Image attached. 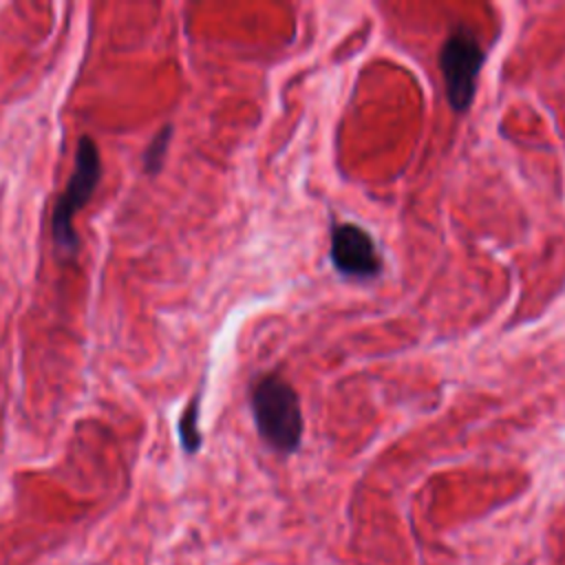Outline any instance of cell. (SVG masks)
I'll return each instance as SVG.
<instances>
[{
    "mask_svg": "<svg viewBox=\"0 0 565 565\" xmlns=\"http://www.w3.org/2000/svg\"><path fill=\"white\" fill-rule=\"evenodd\" d=\"M483 60L486 55L468 29H457L446 38L439 51V68L452 110L463 113L470 108Z\"/></svg>",
    "mask_w": 565,
    "mask_h": 565,
    "instance_id": "2",
    "label": "cell"
},
{
    "mask_svg": "<svg viewBox=\"0 0 565 565\" xmlns=\"http://www.w3.org/2000/svg\"><path fill=\"white\" fill-rule=\"evenodd\" d=\"M168 132H170V128H166V130L161 132V137L154 139V143H152V148H150V152H148V157H146V161L150 163V170H154V168L159 166V159H161V154H163V148L168 146Z\"/></svg>",
    "mask_w": 565,
    "mask_h": 565,
    "instance_id": "6",
    "label": "cell"
},
{
    "mask_svg": "<svg viewBox=\"0 0 565 565\" xmlns=\"http://www.w3.org/2000/svg\"><path fill=\"white\" fill-rule=\"evenodd\" d=\"M252 413L260 437L278 452H294L302 439V411L296 391L269 373L252 388Z\"/></svg>",
    "mask_w": 565,
    "mask_h": 565,
    "instance_id": "1",
    "label": "cell"
},
{
    "mask_svg": "<svg viewBox=\"0 0 565 565\" xmlns=\"http://www.w3.org/2000/svg\"><path fill=\"white\" fill-rule=\"evenodd\" d=\"M333 267L351 278H373L382 269V258L371 234L355 223H340L331 230Z\"/></svg>",
    "mask_w": 565,
    "mask_h": 565,
    "instance_id": "4",
    "label": "cell"
},
{
    "mask_svg": "<svg viewBox=\"0 0 565 565\" xmlns=\"http://www.w3.org/2000/svg\"><path fill=\"white\" fill-rule=\"evenodd\" d=\"M196 415H199V406H196V399H194L190 404V408L185 411V415L181 417V424H179L181 441H183V448L188 452H194L201 444V435H199V428H196Z\"/></svg>",
    "mask_w": 565,
    "mask_h": 565,
    "instance_id": "5",
    "label": "cell"
},
{
    "mask_svg": "<svg viewBox=\"0 0 565 565\" xmlns=\"http://www.w3.org/2000/svg\"><path fill=\"white\" fill-rule=\"evenodd\" d=\"M99 152L93 139L82 137L77 152H75V168L71 174V181L66 190L62 192L55 214H53V238L64 249H75V232H73V218L77 210L90 199L97 181H99Z\"/></svg>",
    "mask_w": 565,
    "mask_h": 565,
    "instance_id": "3",
    "label": "cell"
}]
</instances>
